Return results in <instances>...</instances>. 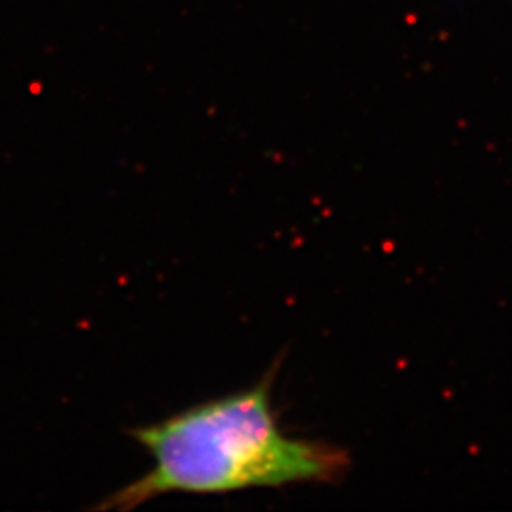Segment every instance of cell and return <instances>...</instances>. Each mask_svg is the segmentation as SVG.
<instances>
[{
    "label": "cell",
    "instance_id": "1",
    "mask_svg": "<svg viewBox=\"0 0 512 512\" xmlns=\"http://www.w3.org/2000/svg\"><path fill=\"white\" fill-rule=\"evenodd\" d=\"M279 365L270 366L247 389L128 429L154 465L147 475L105 495L93 511L129 512L167 494L220 495L342 482L351 471L346 448L281 431L272 401Z\"/></svg>",
    "mask_w": 512,
    "mask_h": 512
}]
</instances>
